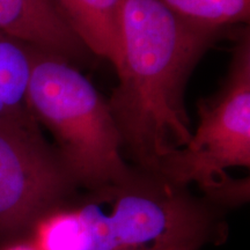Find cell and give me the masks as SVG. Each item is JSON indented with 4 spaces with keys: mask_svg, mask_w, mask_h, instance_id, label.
<instances>
[{
    "mask_svg": "<svg viewBox=\"0 0 250 250\" xmlns=\"http://www.w3.org/2000/svg\"><path fill=\"white\" fill-rule=\"evenodd\" d=\"M181 22L192 29L221 34L249 22L250 0H160Z\"/></svg>",
    "mask_w": 250,
    "mask_h": 250,
    "instance_id": "cell-8",
    "label": "cell"
},
{
    "mask_svg": "<svg viewBox=\"0 0 250 250\" xmlns=\"http://www.w3.org/2000/svg\"><path fill=\"white\" fill-rule=\"evenodd\" d=\"M28 110L55 139L77 187L88 191L130 179L107 100L68 59L33 48Z\"/></svg>",
    "mask_w": 250,
    "mask_h": 250,
    "instance_id": "cell-3",
    "label": "cell"
},
{
    "mask_svg": "<svg viewBox=\"0 0 250 250\" xmlns=\"http://www.w3.org/2000/svg\"><path fill=\"white\" fill-rule=\"evenodd\" d=\"M89 52L107 59L115 70L121 62L123 0H52Z\"/></svg>",
    "mask_w": 250,
    "mask_h": 250,
    "instance_id": "cell-7",
    "label": "cell"
},
{
    "mask_svg": "<svg viewBox=\"0 0 250 250\" xmlns=\"http://www.w3.org/2000/svg\"><path fill=\"white\" fill-rule=\"evenodd\" d=\"M67 202L33 228L39 250H165L208 233V208L155 174L134 168L130 179Z\"/></svg>",
    "mask_w": 250,
    "mask_h": 250,
    "instance_id": "cell-2",
    "label": "cell"
},
{
    "mask_svg": "<svg viewBox=\"0 0 250 250\" xmlns=\"http://www.w3.org/2000/svg\"><path fill=\"white\" fill-rule=\"evenodd\" d=\"M77 184L34 118H0V240L33 230Z\"/></svg>",
    "mask_w": 250,
    "mask_h": 250,
    "instance_id": "cell-5",
    "label": "cell"
},
{
    "mask_svg": "<svg viewBox=\"0 0 250 250\" xmlns=\"http://www.w3.org/2000/svg\"><path fill=\"white\" fill-rule=\"evenodd\" d=\"M206 239H208V233L196 234L174 243L165 250H198Z\"/></svg>",
    "mask_w": 250,
    "mask_h": 250,
    "instance_id": "cell-10",
    "label": "cell"
},
{
    "mask_svg": "<svg viewBox=\"0 0 250 250\" xmlns=\"http://www.w3.org/2000/svg\"><path fill=\"white\" fill-rule=\"evenodd\" d=\"M33 67V46L0 33V101L18 116H31L27 90Z\"/></svg>",
    "mask_w": 250,
    "mask_h": 250,
    "instance_id": "cell-9",
    "label": "cell"
},
{
    "mask_svg": "<svg viewBox=\"0 0 250 250\" xmlns=\"http://www.w3.org/2000/svg\"><path fill=\"white\" fill-rule=\"evenodd\" d=\"M0 33L70 62L88 52L52 0H0Z\"/></svg>",
    "mask_w": 250,
    "mask_h": 250,
    "instance_id": "cell-6",
    "label": "cell"
},
{
    "mask_svg": "<svg viewBox=\"0 0 250 250\" xmlns=\"http://www.w3.org/2000/svg\"><path fill=\"white\" fill-rule=\"evenodd\" d=\"M4 250H39L36 248L33 243H14V245H11L7 248Z\"/></svg>",
    "mask_w": 250,
    "mask_h": 250,
    "instance_id": "cell-11",
    "label": "cell"
},
{
    "mask_svg": "<svg viewBox=\"0 0 250 250\" xmlns=\"http://www.w3.org/2000/svg\"><path fill=\"white\" fill-rule=\"evenodd\" d=\"M219 36L188 27L160 0L122 1L120 81L107 103L134 168L158 175L190 142L186 86Z\"/></svg>",
    "mask_w": 250,
    "mask_h": 250,
    "instance_id": "cell-1",
    "label": "cell"
},
{
    "mask_svg": "<svg viewBox=\"0 0 250 250\" xmlns=\"http://www.w3.org/2000/svg\"><path fill=\"white\" fill-rule=\"evenodd\" d=\"M232 62L220 90L198 103L199 123L191 139L162 161L158 175L175 186L196 183L214 202L248 198V180L235 181L227 168L250 166V33L233 35Z\"/></svg>",
    "mask_w": 250,
    "mask_h": 250,
    "instance_id": "cell-4",
    "label": "cell"
}]
</instances>
